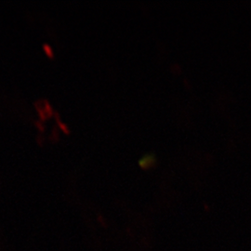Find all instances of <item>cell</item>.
Masks as SVG:
<instances>
[{"instance_id":"6da1fadb","label":"cell","mask_w":251,"mask_h":251,"mask_svg":"<svg viewBox=\"0 0 251 251\" xmlns=\"http://www.w3.org/2000/svg\"><path fill=\"white\" fill-rule=\"evenodd\" d=\"M157 161L156 159V156L153 152H149V153H146L145 155H144L140 161H139V165L143 168V169H150L152 168V166L155 165V163Z\"/></svg>"}]
</instances>
